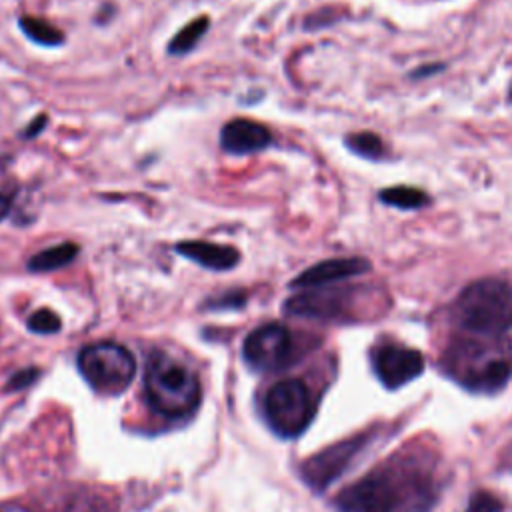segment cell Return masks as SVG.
I'll return each instance as SVG.
<instances>
[{
    "label": "cell",
    "mask_w": 512,
    "mask_h": 512,
    "mask_svg": "<svg viewBox=\"0 0 512 512\" xmlns=\"http://www.w3.org/2000/svg\"><path fill=\"white\" fill-rule=\"evenodd\" d=\"M454 322L468 334L494 338L512 328V286L482 278L464 286L452 304Z\"/></svg>",
    "instance_id": "obj_1"
},
{
    "label": "cell",
    "mask_w": 512,
    "mask_h": 512,
    "mask_svg": "<svg viewBox=\"0 0 512 512\" xmlns=\"http://www.w3.org/2000/svg\"><path fill=\"white\" fill-rule=\"evenodd\" d=\"M144 390L152 410L168 418L192 414L202 396L198 376L164 352H154L148 358Z\"/></svg>",
    "instance_id": "obj_2"
},
{
    "label": "cell",
    "mask_w": 512,
    "mask_h": 512,
    "mask_svg": "<svg viewBox=\"0 0 512 512\" xmlns=\"http://www.w3.org/2000/svg\"><path fill=\"white\" fill-rule=\"evenodd\" d=\"M76 364L82 378L96 392L108 396L124 392L136 374L132 352L116 342H94L84 346L78 352Z\"/></svg>",
    "instance_id": "obj_3"
},
{
    "label": "cell",
    "mask_w": 512,
    "mask_h": 512,
    "mask_svg": "<svg viewBox=\"0 0 512 512\" xmlns=\"http://www.w3.org/2000/svg\"><path fill=\"white\" fill-rule=\"evenodd\" d=\"M314 410L308 386L296 378L276 382L264 396L266 422L282 438L300 436L310 426Z\"/></svg>",
    "instance_id": "obj_4"
},
{
    "label": "cell",
    "mask_w": 512,
    "mask_h": 512,
    "mask_svg": "<svg viewBox=\"0 0 512 512\" xmlns=\"http://www.w3.org/2000/svg\"><path fill=\"white\" fill-rule=\"evenodd\" d=\"M452 376L462 382V386L474 392H496L500 390L510 374L512 364L508 358L496 356L476 342H462L456 350H452Z\"/></svg>",
    "instance_id": "obj_5"
},
{
    "label": "cell",
    "mask_w": 512,
    "mask_h": 512,
    "mask_svg": "<svg viewBox=\"0 0 512 512\" xmlns=\"http://www.w3.org/2000/svg\"><path fill=\"white\" fill-rule=\"evenodd\" d=\"M404 502L402 492L398 490L394 476L378 468L354 484L346 486L336 496L338 512H396Z\"/></svg>",
    "instance_id": "obj_6"
},
{
    "label": "cell",
    "mask_w": 512,
    "mask_h": 512,
    "mask_svg": "<svg viewBox=\"0 0 512 512\" xmlns=\"http://www.w3.org/2000/svg\"><path fill=\"white\" fill-rule=\"evenodd\" d=\"M246 364L256 372H272L294 358L292 332L280 322H268L254 328L242 344Z\"/></svg>",
    "instance_id": "obj_7"
},
{
    "label": "cell",
    "mask_w": 512,
    "mask_h": 512,
    "mask_svg": "<svg viewBox=\"0 0 512 512\" xmlns=\"http://www.w3.org/2000/svg\"><path fill=\"white\" fill-rule=\"evenodd\" d=\"M366 442H368V436L362 434V436L342 440V442L314 454L302 466L304 482L308 486H312L314 490L328 488L352 464V460L362 452Z\"/></svg>",
    "instance_id": "obj_8"
},
{
    "label": "cell",
    "mask_w": 512,
    "mask_h": 512,
    "mask_svg": "<svg viewBox=\"0 0 512 512\" xmlns=\"http://www.w3.org/2000/svg\"><path fill=\"white\" fill-rule=\"evenodd\" d=\"M354 292L350 288H308L300 294L290 296L284 302V312L290 316L314 318V320H336L350 312Z\"/></svg>",
    "instance_id": "obj_9"
},
{
    "label": "cell",
    "mask_w": 512,
    "mask_h": 512,
    "mask_svg": "<svg viewBox=\"0 0 512 512\" xmlns=\"http://www.w3.org/2000/svg\"><path fill=\"white\" fill-rule=\"evenodd\" d=\"M370 362L376 378L386 388H400L424 370V356L418 350L392 342L376 346L370 354Z\"/></svg>",
    "instance_id": "obj_10"
},
{
    "label": "cell",
    "mask_w": 512,
    "mask_h": 512,
    "mask_svg": "<svg viewBox=\"0 0 512 512\" xmlns=\"http://www.w3.org/2000/svg\"><path fill=\"white\" fill-rule=\"evenodd\" d=\"M370 260L362 256H344V258H328L322 262L312 264L304 272H300L292 282L290 288L308 290V288H322L330 286L354 276H362L370 272Z\"/></svg>",
    "instance_id": "obj_11"
},
{
    "label": "cell",
    "mask_w": 512,
    "mask_h": 512,
    "mask_svg": "<svg viewBox=\"0 0 512 512\" xmlns=\"http://www.w3.org/2000/svg\"><path fill=\"white\" fill-rule=\"evenodd\" d=\"M220 146L234 156L256 154L272 146V134L256 120L232 118L220 130Z\"/></svg>",
    "instance_id": "obj_12"
},
{
    "label": "cell",
    "mask_w": 512,
    "mask_h": 512,
    "mask_svg": "<svg viewBox=\"0 0 512 512\" xmlns=\"http://www.w3.org/2000/svg\"><path fill=\"white\" fill-rule=\"evenodd\" d=\"M176 254L192 260L194 264L212 270V272H226L238 266L240 252L228 244H216L208 240H182L176 244Z\"/></svg>",
    "instance_id": "obj_13"
},
{
    "label": "cell",
    "mask_w": 512,
    "mask_h": 512,
    "mask_svg": "<svg viewBox=\"0 0 512 512\" xmlns=\"http://www.w3.org/2000/svg\"><path fill=\"white\" fill-rule=\"evenodd\" d=\"M78 254H80V246L76 242H60L32 254L26 262V268L28 272H36V274L54 272L70 266L78 258Z\"/></svg>",
    "instance_id": "obj_14"
},
{
    "label": "cell",
    "mask_w": 512,
    "mask_h": 512,
    "mask_svg": "<svg viewBox=\"0 0 512 512\" xmlns=\"http://www.w3.org/2000/svg\"><path fill=\"white\" fill-rule=\"evenodd\" d=\"M210 28V18L208 16H196L194 20H190L186 26H182L168 42L166 52L170 56H186L188 52H192L200 40L204 38V34Z\"/></svg>",
    "instance_id": "obj_15"
},
{
    "label": "cell",
    "mask_w": 512,
    "mask_h": 512,
    "mask_svg": "<svg viewBox=\"0 0 512 512\" xmlns=\"http://www.w3.org/2000/svg\"><path fill=\"white\" fill-rule=\"evenodd\" d=\"M18 26L24 32L26 38H30L32 42L46 46V48H54V46H62L64 44V32L56 26H52L48 20L38 18V16H20L18 18Z\"/></svg>",
    "instance_id": "obj_16"
},
{
    "label": "cell",
    "mask_w": 512,
    "mask_h": 512,
    "mask_svg": "<svg viewBox=\"0 0 512 512\" xmlns=\"http://www.w3.org/2000/svg\"><path fill=\"white\" fill-rule=\"evenodd\" d=\"M382 204L398 210H420L430 204V196L414 186H390L378 192Z\"/></svg>",
    "instance_id": "obj_17"
},
{
    "label": "cell",
    "mask_w": 512,
    "mask_h": 512,
    "mask_svg": "<svg viewBox=\"0 0 512 512\" xmlns=\"http://www.w3.org/2000/svg\"><path fill=\"white\" fill-rule=\"evenodd\" d=\"M344 146L352 154H356L364 160H380L384 156V142L376 132H366L364 130V132L346 134Z\"/></svg>",
    "instance_id": "obj_18"
},
{
    "label": "cell",
    "mask_w": 512,
    "mask_h": 512,
    "mask_svg": "<svg viewBox=\"0 0 512 512\" xmlns=\"http://www.w3.org/2000/svg\"><path fill=\"white\" fill-rule=\"evenodd\" d=\"M26 326H28L30 332L46 336V334H56V332H60L62 320H60V316H58L54 310H50V308H40V310H36V312H32V314L28 316Z\"/></svg>",
    "instance_id": "obj_19"
},
{
    "label": "cell",
    "mask_w": 512,
    "mask_h": 512,
    "mask_svg": "<svg viewBox=\"0 0 512 512\" xmlns=\"http://www.w3.org/2000/svg\"><path fill=\"white\" fill-rule=\"evenodd\" d=\"M16 190H18V186L8 170L6 158H0V222L10 216Z\"/></svg>",
    "instance_id": "obj_20"
},
{
    "label": "cell",
    "mask_w": 512,
    "mask_h": 512,
    "mask_svg": "<svg viewBox=\"0 0 512 512\" xmlns=\"http://www.w3.org/2000/svg\"><path fill=\"white\" fill-rule=\"evenodd\" d=\"M248 296L244 290H226L218 296L208 298L202 308L206 310H240L246 304Z\"/></svg>",
    "instance_id": "obj_21"
},
{
    "label": "cell",
    "mask_w": 512,
    "mask_h": 512,
    "mask_svg": "<svg viewBox=\"0 0 512 512\" xmlns=\"http://www.w3.org/2000/svg\"><path fill=\"white\" fill-rule=\"evenodd\" d=\"M498 510H500V502L492 494L476 492L472 494L466 512H498Z\"/></svg>",
    "instance_id": "obj_22"
},
{
    "label": "cell",
    "mask_w": 512,
    "mask_h": 512,
    "mask_svg": "<svg viewBox=\"0 0 512 512\" xmlns=\"http://www.w3.org/2000/svg\"><path fill=\"white\" fill-rule=\"evenodd\" d=\"M40 376V370L38 368H24V370H18L10 380H8V390H20V388H26L30 386L36 378Z\"/></svg>",
    "instance_id": "obj_23"
},
{
    "label": "cell",
    "mask_w": 512,
    "mask_h": 512,
    "mask_svg": "<svg viewBox=\"0 0 512 512\" xmlns=\"http://www.w3.org/2000/svg\"><path fill=\"white\" fill-rule=\"evenodd\" d=\"M46 126H48V114H36V116L28 122V126H24V128L20 130V138H24V140H34V138H38V136L44 132Z\"/></svg>",
    "instance_id": "obj_24"
},
{
    "label": "cell",
    "mask_w": 512,
    "mask_h": 512,
    "mask_svg": "<svg viewBox=\"0 0 512 512\" xmlns=\"http://www.w3.org/2000/svg\"><path fill=\"white\" fill-rule=\"evenodd\" d=\"M444 66L442 64H428V66H420L416 70H412V78H422V76H430V74H436V70H442Z\"/></svg>",
    "instance_id": "obj_25"
},
{
    "label": "cell",
    "mask_w": 512,
    "mask_h": 512,
    "mask_svg": "<svg viewBox=\"0 0 512 512\" xmlns=\"http://www.w3.org/2000/svg\"><path fill=\"white\" fill-rule=\"evenodd\" d=\"M508 104H512V82L508 86Z\"/></svg>",
    "instance_id": "obj_26"
}]
</instances>
